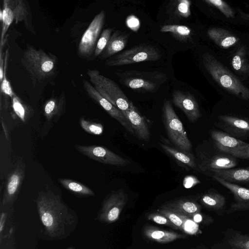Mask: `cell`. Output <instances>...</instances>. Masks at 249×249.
<instances>
[{
    "mask_svg": "<svg viewBox=\"0 0 249 249\" xmlns=\"http://www.w3.org/2000/svg\"><path fill=\"white\" fill-rule=\"evenodd\" d=\"M12 108L16 115L23 122H26L31 117L32 109L15 93L12 98Z\"/></svg>",
    "mask_w": 249,
    "mask_h": 249,
    "instance_id": "32",
    "label": "cell"
},
{
    "mask_svg": "<svg viewBox=\"0 0 249 249\" xmlns=\"http://www.w3.org/2000/svg\"><path fill=\"white\" fill-rule=\"evenodd\" d=\"M122 85L142 92L155 93L166 79V74L158 71H125L115 73Z\"/></svg>",
    "mask_w": 249,
    "mask_h": 249,
    "instance_id": "5",
    "label": "cell"
},
{
    "mask_svg": "<svg viewBox=\"0 0 249 249\" xmlns=\"http://www.w3.org/2000/svg\"><path fill=\"white\" fill-rule=\"evenodd\" d=\"M9 49H7L4 55V65L3 78L0 85L1 92L9 96L11 99L13 98L15 93L14 92L11 84L6 78V70L8 67V62L9 59Z\"/></svg>",
    "mask_w": 249,
    "mask_h": 249,
    "instance_id": "34",
    "label": "cell"
},
{
    "mask_svg": "<svg viewBox=\"0 0 249 249\" xmlns=\"http://www.w3.org/2000/svg\"><path fill=\"white\" fill-rule=\"evenodd\" d=\"M130 34L116 31L111 35L104 50L99 56L101 60L107 59L123 50L127 44Z\"/></svg>",
    "mask_w": 249,
    "mask_h": 249,
    "instance_id": "23",
    "label": "cell"
},
{
    "mask_svg": "<svg viewBox=\"0 0 249 249\" xmlns=\"http://www.w3.org/2000/svg\"><path fill=\"white\" fill-rule=\"evenodd\" d=\"M191 1L187 0L178 1L177 11L178 13L183 18H188L191 15Z\"/></svg>",
    "mask_w": 249,
    "mask_h": 249,
    "instance_id": "41",
    "label": "cell"
},
{
    "mask_svg": "<svg viewBox=\"0 0 249 249\" xmlns=\"http://www.w3.org/2000/svg\"><path fill=\"white\" fill-rule=\"evenodd\" d=\"M112 31V29L108 28L102 32L93 54L94 57L99 56L104 50L111 36Z\"/></svg>",
    "mask_w": 249,
    "mask_h": 249,
    "instance_id": "36",
    "label": "cell"
},
{
    "mask_svg": "<svg viewBox=\"0 0 249 249\" xmlns=\"http://www.w3.org/2000/svg\"><path fill=\"white\" fill-rule=\"evenodd\" d=\"M157 212L166 216L178 229L182 230V219L176 213L171 211L159 209Z\"/></svg>",
    "mask_w": 249,
    "mask_h": 249,
    "instance_id": "40",
    "label": "cell"
},
{
    "mask_svg": "<svg viewBox=\"0 0 249 249\" xmlns=\"http://www.w3.org/2000/svg\"><path fill=\"white\" fill-rule=\"evenodd\" d=\"M238 158L249 159V143L241 152Z\"/></svg>",
    "mask_w": 249,
    "mask_h": 249,
    "instance_id": "45",
    "label": "cell"
},
{
    "mask_svg": "<svg viewBox=\"0 0 249 249\" xmlns=\"http://www.w3.org/2000/svg\"><path fill=\"white\" fill-rule=\"evenodd\" d=\"M9 4L13 10L14 19L16 23L21 21H24L25 25L28 30L36 34L32 23L29 20L28 16L29 8L28 5L25 1L21 0H8Z\"/></svg>",
    "mask_w": 249,
    "mask_h": 249,
    "instance_id": "27",
    "label": "cell"
},
{
    "mask_svg": "<svg viewBox=\"0 0 249 249\" xmlns=\"http://www.w3.org/2000/svg\"><path fill=\"white\" fill-rule=\"evenodd\" d=\"M2 50H0V82H2L3 78L4 56Z\"/></svg>",
    "mask_w": 249,
    "mask_h": 249,
    "instance_id": "44",
    "label": "cell"
},
{
    "mask_svg": "<svg viewBox=\"0 0 249 249\" xmlns=\"http://www.w3.org/2000/svg\"><path fill=\"white\" fill-rule=\"evenodd\" d=\"M79 122L83 129L90 134L100 135L103 132L104 127L100 123L88 121L83 117L80 118Z\"/></svg>",
    "mask_w": 249,
    "mask_h": 249,
    "instance_id": "35",
    "label": "cell"
},
{
    "mask_svg": "<svg viewBox=\"0 0 249 249\" xmlns=\"http://www.w3.org/2000/svg\"><path fill=\"white\" fill-rule=\"evenodd\" d=\"M163 151L178 165L187 170L194 169L196 164L194 155L190 152L181 150L175 146L160 143Z\"/></svg>",
    "mask_w": 249,
    "mask_h": 249,
    "instance_id": "22",
    "label": "cell"
},
{
    "mask_svg": "<svg viewBox=\"0 0 249 249\" xmlns=\"http://www.w3.org/2000/svg\"><path fill=\"white\" fill-rule=\"evenodd\" d=\"M106 12L97 14L83 34L77 49V54L82 59L89 60L94 54L98 40L104 25Z\"/></svg>",
    "mask_w": 249,
    "mask_h": 249,
    "instance_id": "8",
    "label": "cell"
},
{
    "mask_svg": "<svg viewBox=\"0 0 249 249\" xmlns=\"http://www.w3.org/2000/svg\"><path fill=\"white\" fill-rule=\"evenodd\" d=\"M147 218L160 225L170 227L174 229H178L164 215L158 212L151 213L147 215Z\"/></svg>",
    "mask_w": 249,
    "mask_h": 249,
    "instance_id": "39",
    "label": "cell"
},
{
    "mask_svg": "<svg viewBox=\"0 0 249 249\" xmlns=\"http://www.w3.org/2000/svg\"><path fill=\"white\" fill-rule=\"evenodd\" d=\"M144 235L148 239L158 243H167L178 239L185 238L183 234L168 231L152 226H145L143 230Z\"/></svg>",
    "mask_w": 249,
    "mask_h": 249,
    "instance_id": "24",
    "label": "cell"
},
{
    "mask_svg": "<svg viewBox=\"0 0 249 249\" xmlns=\"http://www.w3.org/2000/svg\"><path fill=\"white\" fill-rule=\"evenodd\" d=\"M172 99L175 106L184 112L191 122H195L201 117L197 102L190 93L175 90L172 93Z\"/></svg>",
    "mask_w": 249,
    "mask_h": 249,
    "instance_id": "14",
    "label": "cell"
},
{
    "mask_svg": "<svg viewBox=\"0 0 249 249\" xmlns=\"http://www.w3.org/2000/svg\"><path fill=\"white\" fill-rule=\"evenodd\" d=\"M160 209L187 216L195 213H201V207L193 200L179 198L165 203L160 207Z\"/></svg>",
    "mask_w": 249,
    "mask_h": 249,
    "instance_id": "20",
    "label": "cell"
},
{
    "mask_svg": "<svg viewBox=\"0 0 249 249\" xmlns=\"http://www.w3.org/2000/svg\"><path fill=\"white\" fill-rule=\"evenodd\" d=\"M232 68L241 74L249 73V63L246 57V50L241 46L235 52L231 61Z\"/></svg>",
    "mask_w": 249,
    "mask_h": 249,
    "instance_id": "31",
    "label": "cell"
},
{
    "mask_svg": "<svg viewBox=\"0 0 249 249\" xmlns=\"http://www.w3.org/2000/svg\"><path fill=\"white\" fill-rule=\"evenodd\" d=\"M160 31L164 33H171L181 39L188 37L191 33L190 28L185 25H165L161 27Z\"/></svg>",
    "mask_w": 249,
    "mask_h": 249,
    "instance_id": "33",
    "label": "cell"
},
{
    "mask_svg": "<svg viewBox=\"0 0 249 249\" xmlns=\"http://www.w3.org/2000/svg\"><path fill=\"white\" fill-rule=\"evenodd\" d=\"M57 59L55 55L27 44L21 62L29 73L34 86H36L54 74Z\"/></svg>",
    "mask_w": 249,
    "mask_h": 249,
    "instance_id": "2",
    "label": "cell"
},
{
    "mask_svg": "<svg viewBox=\"0 0 249 249\" xmlns=\"http://www.w3.org/2000/svg\"><path fill=\"white\" fill-rule=\"evenodd\" d=\"M160 57L159 50L149 44H141L126 50L107 59V67L121 66L134 63L157 61Z\"/></svg>",
    "mask_w": 249,
    "mask_h": 249,
    "instance_id": "7",
    "label": "cell"
},
{
    "mask_svg": "<svg viewBox=\"0 0 249 249\" xmlns=\"http://www.w3.org/2000/svg\"><path fill=\"white\" fill-rule=\"evenodd\" d=\"M6 219V214L4 213H2L0 215V231L1 233L2 231L4 228V223Z\"/></svg>",
    "mask_w": 249,
    "mask_h": 249,
    "instance_id": "46",
    "label": "cell"
},
{
    "mask_svg": "<svg viewBox=\"0 0 249 249\" xmlns=\"http://www.w3.org/2000/svg\"><path fill=\"white\" fill-rule=\"evenodd\" d=\"M204 1L216 7L226 17L228 18H234V11L225 1L222 0H205Z\"/></svg>",
    "mask_w": 249,
    "mask_h": 249,
    "instance_id": "37",
    "label": "cell"
},
{
    "mask_svg": "<svg viewBox=\"0 0 249 249\" xmlns=\"http://www.w3.org/2000/svg\"><path fill=\"white\" fill-rule=\"evenodd\" d=\"M83 84L85 91L91 99L101 106L111 117L116 120L128 132L134 135L130 124L121 110L103 97L88 80L83 79Z\"/></svg>",
    "mask_w": 249,
    "mask_h": 249,
    "instance_id": "11",
    "label": "cell"
},
{
    "mask_svg": "<svg viewBox=\"0 0 249 249\" xmlns=\"http://www.w3.org/2000/svg\"><path fill=\"white\" fill-rule=\"evenodd\" d=\"M87 74L96 90L120 110H129L134 106L116 82L101 74L97 70L88 69Z\"/></svg>",
    "mask_w": 249,
    "mask_h": 249,
    "instance_id": "4",
    "label": "cell"
},
{
    "mask_svg": "<svg viewBox=\"0 0 249 249\" xmlns=\"http://www.w3.org/2000/svg\"><path fill=\"white\" fill-rule=\"evenodd\" d=\"M122 112L130 124L134 136L140 140L148 141L150 133L147 124L136 107L134 106L131 109Z\"/></svg>",
    "mask_w": 249,
    "mask_h": 249,
    "instance_id": "18",
    "label": "cell"
},
{
    "mask_svg": "<svg viewBox=\"0 0 249 249\" xmlns=\"http://www.w3.org/2000/svg\"><path fill=\"white\" fill-rule=\"evenodd\" d=\"M1 124H2V128H3V130H4V133H5V137L6 138V139H8V134L6 130L5 125L3 123V122L2 118H1Z\"/></svg>",
    "mask_w": 249,
    "mask_h": 249,
    "instance_id": "47",
    "label": "cell"
},
{
    "mask_svg": "<svg viewBox=\"0 0 249 249\" xmlns=\"http://www.w3.org/2000/svg\"><path fill=\"white\" fill-rule=\"evenodd\" d=\"M186 216L197 223L208 224L211 222L212 219L209 216L202 214L201 213H195Z\"/></svg>",
    "mask_w": 249,
    "mask_h": 249,
    "instance_id": "42",
    "label": "cell"
},
{
    "mask_svg": "<svg viewBox=\"0 0 249 249\" xmlns=\"http://www.w3.org/2000/svg\"><path fill=\"white\" fill-rule=\"evenodd\" d=\"M200 202L206 208L217 212L223 209L226 203V199L224 196L219 193L208 192L201 196Z\"/></svg>",
    "mask_w": 249,
    "mask_h": 249,
    "instance_id": "28",
    "label": "cell"
},
{
    "mask_svg": "<svg viewBox=\"0 0 249 249\" xmlns=\"http://www.w3.org/2000/svg\"><path fill=\"white\" fill-rule=\"evenodd\" d=\"M209 37L218 46L227 49L238 42V37L227 30L220 28H212L207 31Z\"/></svg>",
    "mask_w": 249,
    "mask_h": 249,
    "instance_id": "25",
    "label": "cell"
},
{
    "mask_svg": "<svg viewBox=\"0 0 249 249\" xmlns=\"http://www.w3.org/2000/svg\"><path fill=\"white\" fill-rule=\"evenodd\" d=\"M211 136L217 149L235 158H238L249 144L226 132L215 129L211 131Z\"/></svg>",
    "mask_w": 249,
    "mask_h": 249,
    "instance_id": "12",
    "label": "cell"
},
{
    "mask_svg": "<svg viewBox=\"0 0 249 249\" xmlns=\"http://www.w3.org/2000/svg\"><path fill=\"white\" fill-rule=\"evenodd\" d=\"M36 203L46 234L51 238L66 237L77 226L76 213L53 191L38 192Z\"/></svg>",
    "mask_w": 249,
    "mask_h": 249,
    "instance_id": "1",
    "label": "cell"
},
{
    "mask_svg": "<svg viewBox=\"0 0 249 249\" xmlns=\"http://www.w3.org/2000/svg\"><path fill=\"white\" fill-rule=\"evenodd\" d=\"M67 249H74V248L73 247H70Z\"/></svg>",
    "mask_w": 249,
    "mask_h": 249,
    "instance_id": "48",
    "label": "cell"
},
{
    "mask_svg": "<svg viewBox=\"0 0 249 249\" xmlns=\"http://www.w3.org/2000/svg\"><path fill=\"white\" fill-rule=\"evenodd\" d=\"M218 125L224 132L238 138L249 139V120L223 115L218 116Z\"/></svg>",
    "mask_w": 249,
    "mask_h": 249,
    "instance_id": "13",
    "label": "cell"
},
{
    "mask_svg": "<svg viewBox=\"0 0 249 249\" xmlns=\"http://www.w3.org/2000/svg\"><path fill=\"white\" fill-rule=\"evenodd\" d=\"M202 63L206 70L223 88L231 94L249 100V89L211 54L202 55Z\"/></svg>",
    "mask_w": 249,
    "mask_h": 249,
    "instance_id": "3",
    "label": "cell"
},
{
    "mask_svg": "<svg viewBox=\"0 0 249 249\" xmlns=\"http://www.w3.org/2000/svg\"><path fill=\"white\" fill-rule=\"evenodd\" d=\"M211 177H219L228 182L249 184V167L244 168H230L214 170L204 172Z\"/></svg>",
    "mask_w": 249,
    "mask_h": 249,
    "instance_id": "21",
    "label": "cell"
},
{
    "mask_svg": "<svg viewBox=\"0 0 249 249\" xmlns=\"http://www.w3.org/2000/svg\"><path fill=\"white\" fill-rule=\"evenodd\" d=\"M236 158L228 155H216L205 160L199 165V169L203 172L214 170H224L232 168L237 166Z\"/></svg>",
    "mask_w": 249,
    "mask_h": 249,
    "instance_id": "19",
    "label": "cell"
},
{
    "mask_svg": "<svg viewBox=\"0 0 249 249\" xmlns=\"http://www.w3.org/2000/svg\"><path fill=\"white\" fill-rule=\"evenodd\" d=\"M0 19L2 22V28L0 41V50H2L4 43L5 34L14 19L13 10L8 0H3V9L0 11Z\"/></svg>",
    "mask_w": 249,
    "mask_h": 249,
    "instance_id": "29",
    "label": "cell"
},
{
    "mask_svg": "<svg viewBox=\"0 0 249 249\" xmlns=\"http://www.w3.org/2000/svg\"><path fill=\"white\" fill-rule=\"evenodd\" d=\"M66 98L64 92L59 97H52L45 103L43 113L48 121L53 119L59 118L65 110Z\"/></svg>",
    "mask_w": 249,
    "mask_h": 249,
    "instance_id": "26",
    "label": "cell"
},
{
    "mask_svg": "<svg viewBox=\"0 0 249 249\" xmlns=\"http://www.w3.org/2000/svg\"><path fill=\"white\" fill-rule=\"evenodd\" d=\"M58 180L65 188L78 196H88L95 195L90 188L79 182L67 178H59Z\"/></svg>",
    "mask_w": 249,
    "mask_h": 249,
    "instance_id": "30",
    "label": "cell"
},
{
    "mask_svg": "<svg viewBox=\"0 0 249 249\" xmlns=\"http://www.w3.org/2000/svg\"><path fill=\"white\" fill-rule=\"evenodd\" d=\"M212 249H249V234L229 229L223 233V238Z\"/></svg>",
    "mask_w": 249,
    "mask_h": 249,
    "instance_id": "17",
    "label": "cell"
},
{
    "mask_svg": "<svg viewBox=\"0 0 249 249\" xmlns=\"http://www.w3.org/2000/svg\"><path fill=\"white\" fill-rule=\"evenodd\" d=\"M162 111L164 124L169 139L176 147L190 152L192 147V143L169 101L165 100Z\"/></svg>",
    "mask_w": 249,
    "mask_h": 249,
    "instance_id": "6",
    "label": "cell"
},
{
    "mask_svg": "<svg viewBox=\"0 0 249 249\" xmlns=\"http://www.w3.org/2000/svg\"><path fill=\"white\" fill-rule=\"evenodd\" d=\"M128 199L127 194L122 189L112 191L103 203L97 217L98 220L107 223L117 221Z\"/></svg>",
    "mask_w": 249,
    "mask_h": 249,
    "instance_id": "9",
    "label": "cell"
},
{
    "mask_svg": "<svg viewBox=\"0 0 249 249\" xmlns=\"http://www.w3.org/2000/svg\"><path fill=\"white\" fill-rule=\"evenodd\" d=\"M25 177V165L19 163L9 174L5 187L2 204L3 205L13 202L16 198Z\"/></svg>",
    "mask_w": 249,
    "mask_h": 249,
    "instance_id": "15",
    "label": "cell"
},
{
    "mask_svg": "<svg viewBox=\"0 0 249 249\" xmlns=\"http://www.w3.org/2000/svg\"><path fill=\"white\" fill-rule=\"evenodd\" d=\"M127 25L134 31H137L140 25L139 20L135 16H129L127 19Z\"/></svg>",
    "mask_w": 249,
    "mask_h": 249,
    "instance_id": "43",
    "label": "cell"
},
{
    "mask_svg": "<svg viewBox=\"0 0 249 249\" xmlns=\"http://www.w3.org/2000/svg\"><path fill=\"white\" fill-rule=\"evenodd\" d=\"M74 148L85 156L104 164L125 166L130 163L129 160L118 155L104 146L75 144Z\"/></svg>",
    "mask_w": 249,
    "mask_h": 249,
    "instance_id": "10",
    "label": "cell"
},
{
    "mask_svg": "<svg viewBox=\"0 0 249 249\" xmlns=\"http://www.w3.org/2000/svg\"><path fill=\"white\" fill-rule=\"evenodd\" d=\"M212 177L215 181L231 191L233 194L234 201L231 204L230 208L227 210L228 214L249 210V189L228 182L217 177Z\"/></svg>",
    "mask_w": 249,
    "mask_h": 249,
    "instance_id": "16",
    "label": "cell"
},
{
    "mask_svg": "<svg viewBox=\"0 0 249 249\" xmlns=\"http://www.w3.org/2000/svg\"><path fill=\"white\" fill-rule=\"evenodd\" d=\"M177 214L183 221L182 231L190 235H196L199 233V226L197 223L184 215L180 213Z\"/></svg>",
    "mask_w": 249,
    "mask_h": 249,
    "instance_id": "38",
    "label": "cell"
}]
</instances>
